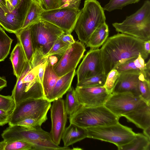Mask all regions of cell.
<instances>
[{
    "instance_id": "cell-5",
    "label": "cell",
    "mask_w": 150,
    "mask_h": 150,
    "mask_svg": "<svg viewBox=\"0 0 150 150\" xmlns=\"http://www.w3.org/2000/svg\"><path fill=\"white\" fill-rule=\"evenodd\" d=\"M116 31L144 41L150 40V1H145L136 12L122 23L112 24Z\"/></svg>"
},
{
    "instance_id": "cell-28",
    "label": "cell",
    "mask_w": 150,
    "mask_h": 150,
    "mask_svg": "<svg viewBox=\"0 0 150 150\" xmlns=\"http://www.w3.org/2000/svg\"><path fill=\"white\" fill-rule=\"evenodd\" d=\"M64 101L65 110L69 116L76 112L81 106L76 93L75 89L71 86L66 93Z\"/></svg>"
},
{
    "instance_id": "cell-44",
    "label": "cell",
    "mask_w": 150,
    "mask_h": 150,
    "mask_svg": "<svg viewBox=\"0 0 150 150\" xmlns=\"http://www.w3.org/2000/svg\"><path fill=\"white\" fill-rule=\"evenodd\" d=\"M7 82L4 78L0 77V91L7 86Z\"/></svg>"
},
{
    "instance_id": "cell-32",
    "label": "cell",
    "mask_w": 150,
    "mask_h": 150,
    "mask_svg": "<svg viewBox=\"0 0 150 150\" xmlns=\"http://www.w3.org/2000/svg\"><path fill=\"white\" fill-rule=\"evenodd\" d=\"M139 87L141 97L150 105V81L147 80L142 73L139 76Z\"/></svg>"
},
{
    "instance_id": "cell-21",
    "label": "cell",
    "mask_w": 150,
    "mask_h": 150,
    "mask_svg": "<svg viewBox=\"0 0 150 150\" xmlns=\"http://www.w3.org/2000/svg\"><path fill=\"white\" fill-rule=\"evenodd\" d=\"M114 69L119 73L127 72L142 73L146 78L145 63L140 54L137 58L129 59L117 66Z\"/></svg>"
},
{
    "instance_id": "cell-18",
    "label": "cell",
    "mask_w": 150,
    "mask_h": 150,
    "mask_svg": "<svg viewBox=\"0 0 150 150\" xmlns=\"http://www.w3.org/2000/svg\"><path fill=\"white\" fill-rule=\"evenodd\" d=\"M138 127L144 129L150 126V105L146 104L122 115Z\"/></svg>"
},
{
    "instance_id": "cell-41",
    "label": "cell",
    "mask_w": 150,
    "mask_h": 150,
    "mask_svg": "<svg viewBox=\"0 0 150 150\" xmlns=\"http://www.w3.org/2000/svg\"><path fill=\"white\" fill-rule=\"evenodd\" d=\"M59 38L62 42L69 45L73 44L75 41L71 34L68 33H65Z\"/></svg>"
},
{
    "instance_id": "cell-33",
    "label": "cell",
    "mask_w": 150,
    "mask_h": 150,
    "mask_svg": "<svg viewBox=\"0 0 150 150\" xmlns=\"http://www.w3.org/2000/svg\"><path fill=\"white\" fill-rule=\"evenodd\" d=\"M59 38L43 58L48 59L54 55H57L59 57H61L65 52L70 45L63 42Z\"/></svg>"
},
{
    "instance_id": "cell-16",
    "label": "cell",
    "mask_w": 150,
    "mask_h": 150,
    "mask_svg": "<svg viewBox=\"0 0 150 150\" xmlns=\"http://www.w3.org/2000/svg\"><path fill=\"white\" fill-rule=\"evenodd\" d=\"M75 90L81 104L87 107L104 105L111 94L108 93L104 86L76 87Z\"/></svg>"
},
{
    "instance_id": "cell-10",
    "label": "cell",
    "mask_w": 150,
    "mask_h": 150,
    "mask_svg": "<svg viewBox=\"0 0 150 150\" xmlns=\"http://www.w3.org/2000/svg\"><path fill=\"white\" fill-rule=\"evenodd\" d=\"M147 104L141 97L135 96L131 93L124 92L112 93L104 105L120 117L124 114Z\"/></svg>"
},
{
    "instance_id": "cell-39",
    "label": "cell",
    "mask_w": 150,
    "mask_h": 150,
    "mask_svg": "<svg viewBox=\"0 0 150 150\" xmlns=\"http://www.w3.org/2000/svg\"><path fill=\"white\" fill-rule=\"evenodd\" d=\"M81 1V0H62L60 8H67L79 10Z\"/></svg>"
},
{
    "instance_id": "cell-4",
    "label": "cell",
    "mask_w": 150,
    "mask_h": 150,
    "mask_svg": "<svg viewBox=\"0 0 150 150\" xmlns=\"http://www.w3.org/2000/svg\"><path fill=\"white\" fill-rule=\"evenodd\" d=\"M38 66L32 69L30 62H26L12 91L16 105L27 100L45 98L42 86L38 76Z\"/></svg>"
},
{
    "instance_id": "cell-12",
    "label": "cell",
    "mask_w": 150,
    "mask_h": 150,
    "mask_svg": "<svg viewBox=\"0 0 150 150\" xmlns=\"http://www.w3.org/2000/svg\"><path fill=\"white\" fill-rule=\"evenodd\" d=\"M32 0H21L11 11L0 6V25L8 32L16 34L22 27Z\"/></svg>"
},
{
    "instance_id": "cell-35",
    "label": "cell",
    "mask_w": 150,
    "mask_h": 150,
    "mask_svg": "<svg viewBox=\"0 0 150 150\" xmlns=\"http://www.w3.org/2000/svg\"><path fill=\"white\" fill-rule=\"evenodd\" d=\"M120 74L115 69L112 70L108 73L103 86L107 91L112 94V90L120 77Z\"/></svg>"
},
{
    "instance_id": "cell-47",
    "label": "cell",
    "mask_w": 150,
    "mask_h": 150,
    "mask_svg": "<svg viewBox=\"0 0 150 150\" xmlns=\"http://www.w3.org/2000/svg\"><path fill=\"white\" fill-rule=\"evenodd\" d=\"M38 2L41 5L43 6L42 3V0H35Z\"/></svg>"
},
{
    "instance_id": "cell-2",
    "label": "cell",
    "mask_w": 150,
    "mask_h": 150,
    "mask_svg": "<svg viewBox=\"0 0 150 150\" xmlns=\"http://www.w3.org/2000/svg\"><path fill=\"white\" fill-rule=\"evenodd\" d=\"M1 136L7 141L21 140L31 146L32 150H70L69 147H62L53 141L50 133L41 127L32 129L18 125L9 126L3 131Z\"/></svg>"
},
{
    "instance_id": "cell-11",
    "label": "cell",
    "mask_w": 150,
    "mask_h": 150,
    "mask_svg": "<svg viewBox=\"0 0 150 150\" xmlns=\"http://www.w3.org/2000/svg\"><path fill=\"white\" fill-rule=\"evenodd\" d=\"M81 10L67 8L45 10L41 14V19L47 21L71 34L74 30Z\"/></svg>"
},
{
    "instance_id": "cell-36",
    "label": "cell",
    "mask_w": 150,
    "mask_h": 150,
    "mask_svg": "<svg viewBox=\"0 0 150 150\" xmlns=\"http://www.w3.org/2000/svg\"><path fill=\"white\" fill-rule=\"evenodd\" d=\"M16 106L14 100L11 95L5 96L0 94V109L12 112Z\"/></svg>"
},
{
    "instance_id": "cell-48",
    "label": "cell",
    "mask_w": 150,
    "mask_h": 150,
    "mask_svg": "<svg viewBox=\"0 0 150 150\" xmlns=\"http://www.w3.org/2000/svg\"><path fill=\"white\" fill-rule=\"evenodd\" d=\"M7 0V1H8L9 0Z\"/></svg>"
},
{
    "instance_id": "cell-20",
    "label": "cell",
    "mask_w": 150,
    "mask_h": 150,
    "mask_svg": "<svg viewBox=\"0 0 150 150\" xmlns=\"http://www.w3.org/2000/svg\"><path fill=\"white\" fill-rule=\"evenodd\" d=\"M86 129L70 123L66 127L62 134V139L64 143V146H69L87 138Z\"/></svg>"
},
{
    "instance_id": "cell-3",
    "label": "cell",
    "mask_w": 150,
    "mask_h": 150,
    "mask_svg": "<svg viewBox=\"0 0 150 150\" xmlns=\"http://www.w3.org/2000/svg\"><path fill=\"white\" fill-rule=\"evenodd\" d=\"M104 10L96 0H85L74 30L80 42L86 44L95 30L105 22Z\"/></svg>"
},
{
    "instance_id": "cell-17",
    "label": "cell",
    "mask_w": 150,
    "mask_h": 150,
    "mask_svg": "<svg viewBox=\"0 0 150 150\" xmlns=\"http://www.w3.org/2000/svg\"><path fill=\"white\" fill-rule=\"evenodd\" d=\"M120 77L112 93L130 92L140 96L139 90V76L140 73L127 72L120 73Z\"/></svg>"
},
{
    "instance_id": "cell-6",
    "label": "cell",
    "mask_w": 150,
    "mask_h": 150,
    "mask_svg": "<svg viewBox=\"0 0 150 150\" xmlns=\"http://www.w3.org/2000/svg\"><path fill=\"white\" fill-rule=\"evenodd\" d=\"M120 118L104 105L93 107L81 105L69 116L70 123L85 128L115 124L119 122Z\"/></svg>"
},
{
    "instance_id": "cell-34",
    "label": "cell",
    "mask_w": 150,
    "mask_h": 150,
    "mask_svg": "<svg viewBox=\"0 0 150 150\" xmlns=\"http://www.w3.org/2000/svg\"><path fill=\"white\" fill-rule=\"evenodd\" d=\"M140 0H110L103 8L104 10L111 12L116 9H122L124 6L138 2Z\"/></svg>"
},
{
    "instance_id": "cell-15",
    "label": "cell",
    "mask_w": 150,
    "mask_h": 150,
    "mask_svg": "<svg viewBox=\"0 0 150 150\" xmlns=\"http://www.w3.org/2000/svg\"><path fill=\"white\" fill-rule=\"evenodd\" d=\"M104 73L100 49L88 51L76 71L77 82Z\"/></svg>"
},
{
    "instance_id": "cell-14",
    "label": "cell",
    "mask_w": 150,
    "mask_h": 150,
    "mask_svg": "<svg viewBox=\"0 0 150 150\" xmlns=\"http://www.w3.org/2000/svg\"><path fill=\"white\" fill-rule=\"evenodd\" d=\"M50 108L51 128L50 132L53 142L59 145L66 128L68 115L64 100L62 98L54 100Z\"/></svg>"
},
{
    "instance_id": "cell-25",
    "label": "cell",
    "mask_w": 150,
    "mask_h": 150,
    "mask_svg": "<svg viewBox=\"0 0 150 150\" xmlns=\"http://www.w3.org/2000/svg\"><path fill=\"white\" fill-rule=\"evenodd\" d=\"M53 65L48 58L43 77L42 85L45 98L47 99L60 77L55 72Z\"/></svg>"
},
{
    "instance_id": "cell-7",
    "label": "cell",
    "mask_w": 150,
    "mask_h": 150,
    "mask_svg": "<svg viewBox=\"0 0 150 150\" xmlns=\"http://www.w3.org/2000/svg\"><path fill=\"white\" fill-rule=\"evenodd\" d=\"M34 54L43 57L65 32L54 25L40 19L30 26Z\"/></svg>"
},
{
    "instance_id": "cell-29",
    "label": "cell",
    "mask_w": 150,
    "mask_h": 150,
    "mask_svg": "<svg viewBox=\"0 0 150 150\" xmlns=\"http://www.w3.org/2000/svg\"><path fill=\"white\" fill-rule=\"evenodd\" d=\"M0 150H32L31 145L21 140L7 141L0 142Z\"/></svg>"
},
{
    "instance_id": "cell-8",
    "label": "cell",
    "mask_w": 150,
    "mask_h": 150,
    "mask_svg": "<svg viewBox=\"0 0 150 150\" xmlns=\"http://www.w3.org/2000/svg\"><path fill=\"white\" fill-rule=\"evenodd\" d=\"M87 138L108 142L120 146L128 143L135 137L132 128L119 122L110 125L86 128Z\"/></svg>"
},
{
    "instance_id": "cell-37",
    "label": "cell",
    "mask_w": 150,
    "mask_h": 150,
    "mask_svg": "<svg viewBox=\"0 0 150 150\" xmlns=\"http://www.w3.org/2000/svg\"><path fill=\"white\" fill-rule=\"evenodd\" d=\"M46 120L34 118H27L24 119L17 123L16 125L22 126L29 129H35L41 127L42 124Z\"/></svg>"
},
{
    "instance_id": "cell-46",
    "label": "cell",
    "mask_w": 150,
    "mask_h": 150,
    "mask_svg": "<svg viewBox=\"0 0 150 150\" xmlns=\"http://www.w3.org/2000/svg\"><path fill=\"white\" fill-rule=\"evenodd\" d=\"M7 0H0V6L7 9Z\"/></svg>"
},
{
    "instance_id": "cell-40",
    "label": "cell",
    "mask_w": 150,
    "mask_h": 150,
    "mask_svg": "<svg viewBox=\"0 0 150 150\" xmlns=\"http://www.w3.org/2000/svg\"><path fill=\"white\" fill-rule=\"evenodd\" d=\"M11 113L0 109V126L8 123Z\"/></svg>"
},
{
    "instance_id": "cell-19",
    "label": "cell",
    "mask_w": 150,
    "mask_h": 150,
    "mask_svg": "<svg viewBox=\"0 0 150 150\" xmlns=\"http://www.w3.org/2000/svg\"><path fill=\"white\" fill-rule=\"evenodd\" d=\"M76 75L75 70L60 77L47 98L50 102L62 98L71 86L72 82Z\"/></svg>"
},
{
    "instance_id": "cell-9",
    "label": "cell",
    "mask_w": 150,
    "mask_h": 150,
    "mask_svg": "<svg viewBox=\"0 0 150 150\" xmlns=\"http://www.w3.org/2000/svg\"><path fill=\"white\" fill-rule=\"evenodd\" d=\"M51 102L45 98L33 99L23 101L16 105L8 122L9 126L16 125L27 118L47 120V113Z\"/></svg>"
},
{
    "instance_id": "cell-43",
    "label": "cell",
    "mask_w": 150,
    "mask_h": 150,
    "mask_svg": "<svg viewBox=\"0 0 150 150\" xmlns=\"http://www.w3.org/2000/svg\"><path fill=\"white\" fill-rule=\"evenodd\" d=\"M144 50L149 54L150 53V40L144 41Z\"/></svg>"
},
{
    "instance_id": "cell-27",
    "label": "cell",
    "mask_w": 150,
    "mask_h": 150,
    "mask_svg": "<svg viewBox=\"0 0 150 150\" xmlns=\"http://www.w3.org/2000/svg\"><path fill=\"white\" fill-rule=\"evenodd\" d=\"M45 10L37 1L32 0L21 29L30 26L40 20L41 14Z\"/></svg>"
},
{
    "instance_id": "cell-42",
    "label": "cell",
    "mask_w": 150,
    "mask_h": 150,
    "mask_svg": "<svg viewBox=\"0 0 150 150\" xmlns=\"http://www.w3.org/2000/svg\"><path fill=\"white\" fill-rule=\"evenodd\" d=\"M21 0H9L7 1V9L11 11L15 8L20 3Z\"/></svg>"
},
{
    "instance_id": "cell-31",
    "label": "cell",
    "mask_w": 150,
    "mask_h": 150,
    "mask_svg": "<svg viewBox=\"0 0 150 150\" xmlns=\"http://www.w3.org/2000/svg\"><path fill=\"white\" fill-rule=\"evenodd\" d=\"M107 76L104 73L84 79L77 82L76 87H103L105 84Z\"/></svg>"
},
{
    "instance_id": "cell-26",
    "label": "cell",
    "mask_w": 150,
    "mask_h": 150,
    "mask_svg": "<svg viewBox=\"0 0 150 150\" xmlns=\"http://www.w3.org/2000/svg\"><path fill=\"white\" fill-rule=\"evenodd\" d=\"M117 147L119 150H150V139L143 134L136 133L130 142Z\"/></svg>"
},
{
    "instance_id": "cell-22",
    "label": "cell",
    "mask_w": 150,
    "mask_h": 150,
    "mask_svg": "<svg viewBox=\"0 0 150 150\" xmlns=\"http://www.w3.org/2000/svg\"><path fill=\"white\" fill-rule=\"evenodd\" d=\"M10 59L11 62L14 74L18 79L21 74L28 61L22 47L18 42L13 50Z\"/></svg>"
},
{
    "instance_id": "cell-13",
    "label": "cell",
    "mask_w": 150,
    "mask_h": 150,
    "mask_svg": "<svg viewBox=\"0 0 150 150\" xmlns=\"http://www.w3.org/2000/svg\"><path fill=\"white\" fill-rule=\"evenodd\" d=\"M84 44L78 41L70 45L58 62L53 66L59 77L75 70L86 51Z\"/></svg>"
},
{
    "instance_id": "cell-24",
    "label": "cell",
    "mask_w": 150,
    "mask_h": 150,
    "mask_svg": "<svg viewBox=\"0 0 150 150\" xmlns=\"http://www.w3.org/2000/svg\"><path fill=\"white\" fill-rule=\"evenodd\" d=\"M15 34L22 47L27 61L30 62L34 52L30 26L21 29Z\"/></svg>"
},
{
    "instance_id": "cell-45",
    "label": "cell",
    "mask_w": 150,
    "mask_h": 150,
    "mask_svg": "<svg viewBox=\"0 0 150 150\" xmlns=\"http://www.w3.org/2000/svg\"><path fill=\"white\" fill-rule=\"evenodd\" d=\"M143 130V134L150 139V126Z\"/></svg>"
},
{
    "instance_id": "cell-38",
    "label": "cell",
    "mask_w": 150,
    "mask_h": 150,
    "mask_svg": "<svg viewBox=\"0 0 150 150\" xmlns=\"http://www.w3.org/2000/svg\"><path fill=\"white\" fill-rule=\"evenodd\" d=\"M43 6L45 10H51L60 8L62 0H42Z\"/></svg>"
},
{
    "instance_id": "cell-23",
    "label": "cell",
    "mask_w": 150,
    "mask_h": 150,
    "mask_svg": "<svg viewBox=\"0 0 150 150\" xmlns=\"http://www.w3.org/2000/svg\"><path fill=\"white\" fill-rule=\"evenodd\" d=\"M109 30L106 23L97 28L86 44L91 49H98L102 46L108 38Z\"/></svg>"
},
{
    "instance_id": "cell-30",
    "label": "cell",
    "mask_w": 150,
    "mask_h": 150,
    "mask_svg": "<svg viewBox=\"0 0 150 150\" xmlns=\"http://www.w3.org/2000/svg\"><path fill=\"white\" fill-rule=\"evenodd\" d=\"M13 40L0 26V62L4 61L9 54Z\"/></svg>"
},
{
    "instance_id": "cell-1",
    "label": "cell",
    "mask_w": 150,
    "mask_h": 150,
    "mask_svg": "<svg viewBox=\"0 0 150 150\" xmlns=\"http://www.w3.org/2000/svg\"><path fill=\"white\" fill-rule=\"evenodd\" d=\"M144 41L131 36L118 33L108 37L100 49L104 73H108L117 65L137 58L139 54L144 60L149 55L144 48Z\"/></svg>"
}]
</instances>
